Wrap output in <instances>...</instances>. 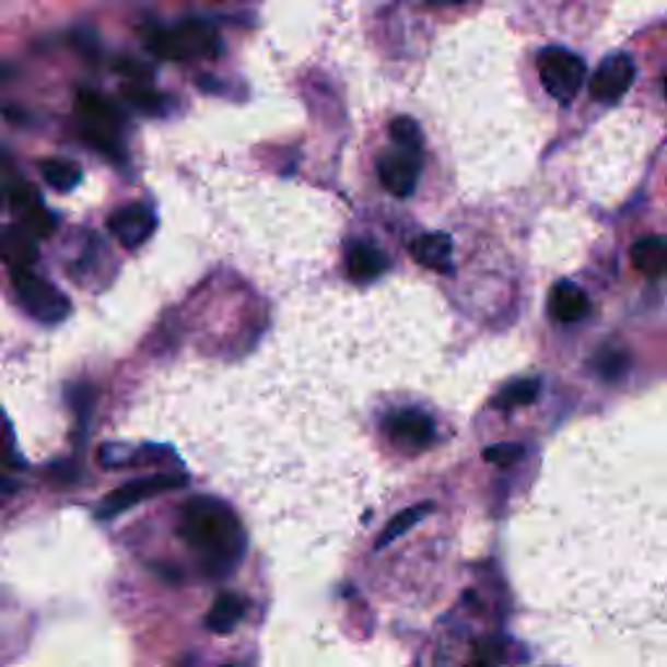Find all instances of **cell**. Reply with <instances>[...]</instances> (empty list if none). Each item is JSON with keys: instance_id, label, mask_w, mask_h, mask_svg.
<instances>
[{"instance_id": "1", "label": "cell", "mask_w": 667, "mask_h": 667, "mask_svg": "<svg viewBox=\"0 0 667 667\" xmlns=\"http://www.w3.org/2000/svg\"><path fill=\"white\" fill-rule=\"evenodd\" d=\"M180 537L209 576L233 574L245 553V533L233 508L220 499H190L180 512Z\"/></svg>"}, {"instance_id": "2", "label": "cell", "mask_w": 667, "mask_h": 667, "mask_svg": "<svg viewBox=\"0 0 667 667\" xmlns=\"http://www.w3.org/2000/svg\"><path fill=\"white\" fill-rule=\"evenodd\" d=\"M149 50L162 60L209 58L220 50V34L207 22H180L165 30H154L147 39Z\"/></svg>"}, {"instance_id": "3", "label": "cell", "mask_w": 667, "mask_h": 667, "mask_svg": "<svg viewBox=\"0 0 667 667\" xmlns=\"http://www.w3.org/2000/svg\"><path fill=\"white\" fill-rule=\"evenodd\" d=\"M537 73L550 100L558 105H571L587 79V63L563 47H548L537 58Z\"/></svg>"}, {"instance_id": "4", "label": "cell", "mask_w": 667, "mask_h": 667, "mask_svg": "<svg viewBox=\"0 0 667 667\" xmlns=\"http://www.w3.org/2000/svg\"><path fill=\"white\" fill-rule=\"evenodd\" d=\"M378 180L397 199H410L423 180L425 169V141L423 144H397L378 156Z\"/></svg>"}, {"instance_id": "5", "label": "cell", "mask_w": 667, "mask_h": 667, "mask_svg": "<svg viewBox=\"0 0 667 667\" xmlns=\"http://www.w3.org/2000/svg\"><path fill=\"white\" fill-rule=\"evenodd\" d=\"M384 433L389 444L401 454H423L433 448L441 438L438 420L423 407H399L386 414Z\"/></svg>"}, {"instance_id": "6", "label": "cell", "mask_w": 667, "mask_h": 667, "mask_svg": "<svg viewBox=\"0 0 667 667\" xmlns=\"http://www.w3.org/2000/svg\"><path fill=\"white\" fill-rule=\"evenodd\" d=\"M79 115L84 122V139L94 149L105 152L107 156H120V128L122 115L110 100L97 92L79 94Z\"/></svg>"}, {"instance_id": "7", "label": "cell", "mask_w": 667, "mask_h": 667, "mask_svg": "<svg viewBox=\"0 0 667 667\" xmlns=\"http://www.w3.org/2000/svg\"><path fill=\"white\" fill-rule=\"evenodd\" d=\"M13 284H16L19 303L24 305V311L30 313L34 321L58 324L71 313V303H68L63 292L30 269L13 271Z\"/></svg>"}, {"instance_id": "8", "label": "cell", "mask_w": 667, "mask_h": 667, "mask_svg": "<svg viewBox=\"0 0 667 667\" xmlns=\"http://www.w3.org/2000/svg\"><path fill=\"white\" fill-rule=\"evenodd\" d=\"M595 313V295L578 279H561L548 295V318L558 329L582 326Z\"/></svg>"}, {"instance_id": "9", "label": "cell", "mask_w": 667, "mask_h": 667, "mask_svg": "<svg viewBox=\"0 0 667 667\" xmlns=\"http://www.w3.org/2000/svg\"><path fill=\"white\" fill-rule=\"evenodd\" d=\"M183 485H186V478H183V475H152V478L126 482L122 488L105 495L97 516L100 519H107V516L122 514V512H128V508L139 506V503L154 499V495L167 493V490H175Z\"/></svg>"}, {"instance_id": "10", "label": "cell", "mask_w": 667, "mask_h": 667, "mask_svg": "<svg viewBox=\"0 0 667 667\" xmlns=\"http://www.w3.org/2000/svg\"><path fill=\"white\" fill-rule=\"evenodd\" d=\"M636 66L625 52L610 56L605 63L597 68V73L589 81V94L597 102H618L625 92L634 86Z\"/></svg>"}, {"instance_id": "11", "label": "cell", "mask_w": 667, "mask_h": 667, "mask_svg": "<svg viewBox=\"0 0 667 667\" xmlns=\"http://www.w3.org/2000/svg\"><path fill=\"white\" fill-rule=\"evenodd\" d=\"M629 267L644 282L667 279V235L646 233L629 245Z\"/></svg>"}, {"instance_id": "12", "label": "cell", "mask_w": 667, "mask_h": 667, "mask_svg": "<svg viewBox=\"0 0 667 667\" xmlns=\"http://www.w3.org/2000/svg\"><path fill=\"white\" fill-rule=\"evenodd\" d=\"M156 230V217L144 203H128L110 217V233L122 248L133 250L144 245Z\"/></svg>"}, {"instance_id": "13", "label": "cell", "mask_w": 667, "mask_h": 667, "mask_svg": "<svg viewBox=\"0 0 667 667\" xmlns=\"http://www.w3.org/2000/svg\"><path fill=\"white\" fill-rule=\"evenodd\" d=\"M389 267V256H386L376 243L355 241L347 248V274H350L352 282H373V279H378Z\"/></svg>"}, {"instance_id": "14", "label": "cell", "mask_w": 667, "mask_h": 667, "mask_svg": "<svg viewBox=\"0 0 667 667\" xmlns=\"http://www.w3.org/2000/svg\"><path fill=\"white\" fill-rule=\"evenodd\" d=\"M32 230L26 227H0V258L13 271L30 269L37 258V241Z\"/></svg>"}, {"instance_id": "15", "label": "cell", "mask_w": 667, "mask_h": 667, "mask_svg": "<svg viewBox=\"0 0 667 667\" xmlns=\"http://www.w3.org/2000/svg\"><path fill=\"white\" fill-rule=\"evenodd\" d=\"M245 608H248V605H245L241 595H235V592H224V595H220L214 600L212 610H209L207 618H203V623H207V629L214 631V634H230V631L243 621Z\"/></svg>"}, {"instance_id": "16", "label": "cell", "mask_w": 667, "mask_h": 667, "mask_svg": "<svg viewBox=\"0 0 667 667\" xmlns=\"http://www.w3.org/2000/svg\"><path fill=\"white\" fill-rule=\"evenodd\" d=\"M433 512H435L433 503L423 501V503H414V506H407L405 512H399L397 516H391V522H386L384 533L378 535V548L391 546L394 540H399L401 535H407L412 527H418V524L428 519Z\"/></svg>"}, {"instance_id": "17", "label": "cell", "mask_w": 667, "mask_h": 667, "mask_svg": "<svg viewBox=\"0 0 667 667\" xmlns=\"http://www.w3.org/2000/svg\"><path fill=\"white\" fill-rule=\"evenodd\" d=\"M126 100L131 102L136 110L152 115V118H162V115L173 110V100H169L167 94L149 90V86H126Z\"/></svg>"}, {"instance_id": "18", "label": "cell", "mask_w": 667, "mask_h": 667, "mask_svg": "<svg viewBox=\"0 0 667 667\" xmlns=\"http://www.w3.org/2000/svg\"><path fill=\"white\" fill-rule=\"evenodd\" d=\"M43 178L56 190H71L81 183V167L77 162L68 160H45L43 162Z\"/></svg>"}, {"instance_id": "19", "label": "cell", "mask_w": 667, "mask_h": 667, "mask_svg": "<svg viewBox=\"0 0 667 667\" xmlns=\"http://www.w3.org/2000/svg\"><path fill=\"white\" fill-rule=\"evenodd\" d=\"M389 136L391 141H397V144H423L425 141L420 122L414 118H407V115H399V118L391 120Z\"/></svg>"}, {"instance_id": "20", "label": "cell", "mask_w": 667, "mask_h": 667, "mask_svg": "<svg viewBox=\"0 0 667 667\" xmlns=\"http://www.w3.org/2000/svg\"><path fill=\"white\" fill-rule=\"evenodd\" d=\"M11 446H13V438H11V425L5 423V418H3V414H0V469H3L5 465H9Z\"/></svg>"}, {"instance_id": "21", "label": "cell", "mask_w": 667, "mask_h": 667, "mask_svg": "<svg viewBox=\"0 0 667 667\" xmlns=\"http://www.w3.org/2000/svg\"><path fill=\"white\" fill-rule=\"evenodd\" d=\"M663 92H665V100H667V79H665V84H663Z\"/></svg>"}, {"instance_id": "22", "label": "cell", "mask_w": 667, "mask_h": 667, "mask_svg": "<svg viewBox=\"0 0 667 667\" xmlns=\"http://www.w3.org/2000/svg\"><path fill=\"white\" fill-rule=\"evenodd\" d=\"M0 493H3V478H0Z\"/></svg>"}]
</instances>
